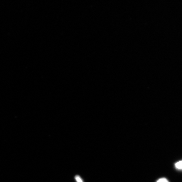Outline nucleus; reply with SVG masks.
Listing matches in <instances>:
<instances>
[{
	"label": "nucleus",
	"instance_id": "obj_1",
	"mask_svg": "<svg viewBox=\"0 0 182 182\" xmlns=\"http://www.w3.org/2000/svg\"><path fill=\"white\" fill-rule=\"evenodd\" d=\"M176 168L178 170H182V160L176 162L175 164Z\"/></svg>",
	"mask_w": 182,
	"mask_h": 182
},
{
	"label": "nucleus",
	"instance_id": "obj_2",
	"mask_svg": "<svg viewBox=\"0 0 182 182\" xmlns=\"http://www.w3.org/2000/svg\"><path fill=\"white\" fill-rule=\"evenodd\" d=\"M156 182H169L168 180L165 178H160Z\"/></svg>",
	"mask_w": 182,
	"mask_h": 182
},
{
	"label": "nucleus",
	"instance_id": "obj_3",
	"mask_svg": "<svg viewBox=\"0 0 182 182\" xmlns=\"http://www.w3.org/2000/svg\"><path fill=\"white\" fill-rule=\"evenodd\" d=\"M75 178L77 182H83L82 178L79 176H76Z\"/></svg>",
	"mask_w": 182,
	"mask_h": 182
}]
</instances>
